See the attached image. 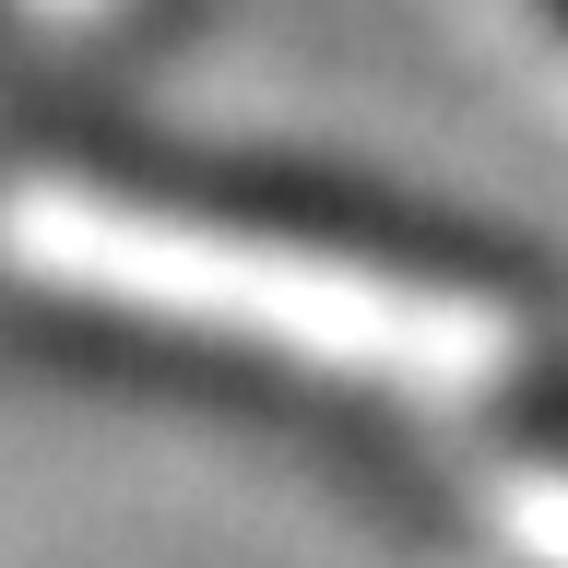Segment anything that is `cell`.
<instances>
[{
	"instance_id": "6da1fadb",
	"label": "cell",
	"mask_w": 568,
	"mask_h": 568,
	"mask_svg": "<svg viewBox=\"0 0 568 568\" xmlns=\"http://www.w3.org/2000/svg\"><path fill=\"white\" fill-rule=\"evenodd\" d=\"M545 12H557V24H568V0H545Z\"/></svg>"
}]
</instances>
